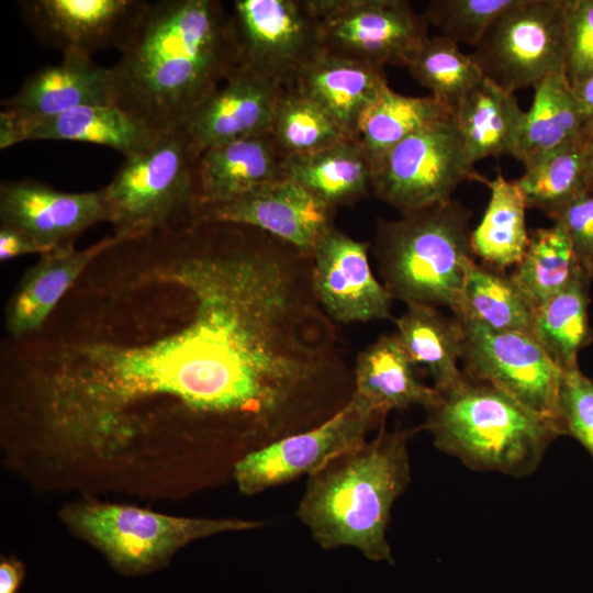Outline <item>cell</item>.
I'll use <instances>...</instances> for the list:
<instances>
[{
    "label": "cell",
    "mask_w": 593,
    "mask_h": 593,
    "mask_svg": "<svg viewBox=\"0 0 593 593\" xmlns=\"http://www.w3.org/2000/svg\"><path fill=\"white\" fill-rule=\"evenodd\" d=\"M132 244L150 301L132 314L136 325L111 321L60 340L35 373L40 426L68 451L118 449L152 405L234 426L255 409L245 342L214 260L183 227Z\"/></svg>",
    "instance_id": "6da1fadb"
},
{
    "label": "cell",
    "mask_w": 593,
    "mask_h": 593,
    "mask_svg": "<svg viewBox=\"0 0 593 593\" xmlns=\"http://www.w3.org/2000/svg\"><path fill=\"white\" fill-rule=\"evenodd\" d=\"M238 61L233 19L221 1H148L109 67L111 103L157 135L172 133Z\"/></svg>",
    "instance_id": "7a4b0ae2"
},
{
    "label": "cell",
    "mask_w": 593,
    "mask_h": 593,
    "mask_svg": "<svg viewBox=\"0 0 593 593\" xmlns=\"http://www.w3.org/2000/svg\"><path fill=\"white\" fill-rule=\"evenodd\" d=\"M410 435L383 423L374 438L309 475L296 515L322 548L354 547L371 560H392L387 528L411 482Z\"/></svg>",
    "instance_id": "3957f363"
},
{
    "label": "cell",
    "mask_w": 593,
    "mask_h": 593,
    "mask_svg": "<svg viewBox=\"0 0 593 593\" xmlns=\"http://www.w3.org/2000/svg\"><path fill=\"white\" fill-rule=\"evenodd\" d=\"M424 409L425 421L418 429L432 435L437 449L475 471L529 475L560 436L551 421L466 374L458 384L437 391Z\"/></svg>",
    "instance_id": "277c9868"
},
{
    "label": "cell",
    "mask_w": 593,
    "mask_h": 593,
    "mask_svg": "<svg viewBox=\"0 0 593 593\" xmlns=\"http://www.w3.org/2000/svg\"><path fill=\"white\" fill-rule=\"evenodd\" d=\"M470 217V210L450 199L398 220H378L371 251L393 299L456 310L474 261Z\"/></svg>",
    "instance_id": "5b68a950"
},
{
    "label": "cell",
    "mask_w": 593,
    "mask_h": 593,
    "mask_svg": "<svg viewBox=\"0 0 593 593\" xmlns=\"http://www.w3.org/2000/svg\"><path fill=\"white\" fill-rule=\"evenodd\" d=\"M198 160L182 128L125 157L100 189L114 236L130 242L192 223L200 203Z\"/></svg>",
    "instance_id": "8992f818"
},
{
    "label": "cell",
    "mask_w": 593,
    "mask_h": 593,
    "mask_svg": "<svg viewBox=\"0 0 593 593\" xmlns=\"http://www.w3.org/2000/svg\"><path fill=\"white\" fill-rule=\"evenodd\" d=\"M63 518L124 574L155 570L193 540L260 526L254 521L176 517L134 506L100 503L65 508Z\"/></svg>",
    "instance_id": "52a82bcc"
},
{
    "label": "cell",
    "mask_w": 593,
    "mask_h": 593,
    "mask_svg": "<svg viewBox=\"0 0 593 593\" xmlns=\"http://www.w3.org/2000/svg\"><path fill=\"white\" fill-rule=\"evenodd\" d=\"M452 118L436 121L411 134L373 163V195L412 213L451 199L458 186L477 180Z\"/></svg>",
    "instance_id": "ba28073f"
},
{
    "label": "cell",
    "mask_w": 593,
    "mask_h": 593,
    "mask_svg": "<svg viewBox=\"0 0 593 593\" xmlns=\"http://www.w3.org/2000/svg\"><path fill=\"white\" fill-rule=\"evenodd\" d=\"M567 0H517L490 24L472 57L502 89L535 87L564 71Z\"/></svg>",
    "instance_id": "9c48e42d"
},
{
    "label": "cell",
    "mask_w": 593,
    "mask_h": 593,
    "mask_svg": "<svg viewBox=\"0 0 593 593\" xmlns=\"http://www.w3.org/2000/svg\"><path fill=\"white\" fill-rule=\"evenodd\" d=\"M231 15L238 66L282 88L325 52L311 0H234Z\"/></svg>",
    "instance_id": "30bf717a"
},
{
    "label": "cell",
    "mask_w": 593,
    "mask_h": 593,
    "mask_svg": "<svg viewBox=\"0 0 593 593\" xmlns=\"http://www.w3.org/2000/svg\"><path fill=\"white\" fill-rule=\"evenodd\" d=\"M456 317L462 328L463 373L506 393L555 423L560 432L559 393L563 372L535 337L525 332H499Z\"/></svg>",
    "instance_id": "8fae6325"
},
{
    "label": "cell",
    "mask_w": 593,
    "mask_h": 593,
    "mask_svg": "<svg viewBox=\"0 0 593 593\" xmlns=\"http://www.w3.org/2000/svg\"><path fill=\"white\" fill-rule=\"evenodd\" d=\"M326 53L376 66L406 67L428 37L407 0H311Z\"/></svg>",
    "instance_id": "7c38bea8"
},
{
    "label": "cell",
    "mask_w": 593,
    "mask_h": 593,
    "mask_svg": "<svg viewBox=\"0 0 593 593\" xmlns=\"http://www.w3.org/2000/svg\"><path fill=\"white\" fill-rule=\"evenodd\" d=\"M384 421L385 417L353 393L347 403L323 423L286 435L238 460L233 470L238 490L254 495L310 475L332 458L365 443Z\"/></svg>",
    "instance_id": "4fadbf2b"
},
{
    "label": "cell",
    "mask_w": 593,
    "mask_h": 593,
    "mask_svg": "<svg viewBox=\"0 0 593 593\" xmlns=\"http://www.w3.org/2000/svg\"><path fill=\"white\" fill-rule=\"evenodd\" d=\"M370 247L369 242L357 240L334 224L313 249L316 296L335 323L393 320V298L371 270Z\"/></svg>",
    "instance_id": "5bb4252c"
},
{
    "label": "cell",
    "mask_w": 593,
    "mask_h": 593,
    "mask_svg": "<svg viewBox=\"0 0 593 593\" xmlns=\"http://www.w3.org/2000/svg\"><path fill=\"white\" fill-rule=\"evenodd\" d=\"M148 1L145 0H23V22L46 47L61 53L92 55L119 52L131 38Z\"/></svg>",
    "instance_id": "9a60e30c"
},
{
    "label": "cell",
    "mask_w": 593,
    "mask_h": 593,
    "mask_svg": "<svg viewBox=\"0 0 593 593\" xmlns=\"http://www.w3.org/2000/svg\"><path fill=\"white\" fill-rule=\"evenodd\" d=\"M335 209L286 178L236 198L200 204L194 221L242 224L269 233L312 256L334 225Z\"/></svg>",
    "instance_id": "2e32d148"
},
{
    "label": "cell",
    "mask_w": 593,
    "mask_h": 593,
    "mask_svg": "<svg viewBox=\"0 0 593 593\" xmlns=\"http://www.w3.org/2000/svg\"><path fill=\"white\" fill-rule=\"evenodd\" d=\"M1 224L15 227L47 251L74 245L85 231L109 222L101 190L64 192L34 179L2 181Z\"/></svg>",
    "instance_id": "e0dca14e"
},
{
    "label": "cell",
    "mask_w": 593,
    "mask_h": 593,
    "mask_svg": "<svg viewBox=\"0 0 593 593\" xmlns=\"http://www.w3.org/2000/svg\"><path fill=\"white\" fill-rule=\"evenodd\" d=\"M284 88L237 66L182 127L193 152L269 131Z\"/></svg>",
    "instance_id": "ac0fdd59"
},
{
    "label": "cell",
    "mask_w": 593,
    "mask_h": 593,
    "mask_svg": "<svg viewBox=\"0 0 593 593\" xmlns=\"http://www.w3.org/2000/svg\"><path fill=\"white\" fill-rule=\"evenodd\" d=\"M159 136L112 103L82 105L33 122L0 111L2 150L26 141H72L107 146L130 157L150 147Z\"/></svg>",
    "instance_id": "d6986e66"
},
{
    "label": "cell",
    "mask_w": 593,
    "mask_h": 593,
    "mask_svg": "<svg viewBox=\"0 0 593 593\" xmlns=\"http://www.w3.org/2000/svg\"><path fill=\"white\" fill-rule=\"evenodd\" d=\"M110 103L109 67L96 63L88 53L69 51L59 63L26 77L14 94L1 102V111L33 122L82 105Z\"/></svg>",
    "instance_id": "ffe728a7"
},
{
    "label": "cell",
    "mask_w": 593,
    "mask_h": 593,
    "mask_svg": "<svg viewBox=\"0 0 593 593\" xmlns=\"http://www.w3.org/2000/svg\"><path fill=\"white\" fill-rule=\"evenodd\" d=\"M122 243L126 242L113 235L85 249L77 250L69 245L41 255V259L24 273L9 302L7 331L14 337H23L41 329L81 273Z\"/></svg>",
    "instance_id": "44dd1931"
},
{
    "label": "cell",
    "mask_w": 593,
    "mask_h": 593,
    "mask_svg": "<svg viewBox=\"0 0 593 593\" xmlns=\"http://www.w3.org/2000/svg\"><path fill=\"white\" fill-rule=\"evenodd\" d=\"M293 87L355 138L363 113L389 86L384 67L324 52Z\"/></svg>",
    "instance_id": "7402d4cb"
},
{
    "label": "cell",
    "mask_w": 593,
    "mask_h": 593,
    "mask_svg": "<svg viewBox=\"0 0 593 593\" xmlns=\"http://www.w3.org/2000/svg\"><path fill=\"white\" fill-rule=\"evenodd\" d=\"M283 164L269 131L213 145L198 160L199 205L286 179Z\"/></svg>",
    "instance_id": "603a6c76"
},
{
    "label": "cell",
    "mask_w": 593,
    "mask_h": 593,
    "mask_svg": "<svg viewBox=\"0 0 593 593\" xmlns=\"http://www.w3.org/2000/svg\"><path fill=\"white\" fill-rule=\"evenodd\" d=\"M369 409L387 417L392 410L428 406L437 390L421 382L396 334L380 335L359 351L354 392Z\"/></svg>",
    "instance_id": "cb8c5ba5"
},
{
    "label": "cell",
    "mask_w": 593,
    "mask_h": 593,
    "mask_svg": "<svg viewBox=\"0 0 593 593\" xmlns=\"http://www.w3.org/2000/svg\"><path fill=\"white\" fill-rule=\"evenodd\" d=\"M525 114L512 92L484 77L460 101L451 118L475 164L490 156H514Z\"/></svg>",
    "instance_id": "d4e9b609"
},
{
    "label": "cell",
    "mask_w": 593,
    "mask_h": 593,
    "mask_svg": "<svg viewBox=\"0 0 593 593\" xmlns=\"http://www.w3.org/2000/svg\"><path fill=\"white\" fill-rule=\"evenodd\" d=\"M286 178L336 209L351 205L372 191L373 166L353 137L325 149L284 158Z\"/></svg>",
    "instance_id": "484cf974"
},
{
    "label": "cell",
    "mask_w": 593,
    "mask_h": 593,
    "mask_svg": "<svg viewBox=\"0 0 593 593\" xmlns=\"http://www.w3.org/2000/svg\"><path fill=\"white\" fill-rule=\"evenodd\" d=\"M393 321L410 360L428 372L437 391L463 380L465 373L458 367L462 328L456 316H445L433 305L407 303L405 312Z\"/></svg>",
    "instance_id": "4316f807"
},
{
    "label": "cell",
    "mask_w": 593,
    "mask_h": 593,
    "mask_svg": "<svg viewBox=\"0 0 593 593\" xmlns=\"http://www.w3.org/2000/svg\"><path fill=\"white\" fill-rule=\"evenodd\" d=\"M534 88L514 154L524 166L578 139L589 123L564 71L547 76Z\"/></svg>",
    "instance_id": "83f0119b"
},
{
    "label": "cell",
    "mask_w": 593,
    "mask_h": 593,
    "mask_svg": "<svg viewBox=\"0 0 593 593\" xmlns=\"http://www.w3.org/2000/svg\"><path fill=\"white\" fill-rule=\"evenodd\" d=\"M477 181L490 189V200L484 215L471 232L470 244L473 256L485 266L503 270L517 265L523 258L529 232L526 228L524 195L515 180H507L501 171L493 180L482 178Z\"/></svg>",
    "instance_id": "f1b7e54d"
},
{
    "label": "cell",
    "mask_w": 593,
    "mask_h": 593,
    "mask_svg": "<svg viewBox=\"0 0 593 593\" xmlns=\"http://www.w3.org/2000/svg\"><path fill=\"white\" fill-rule=\"evenodd\" d=\"M582 273L534 311L532 335L564 372L579 367V353L590 345L589 286Z\"/></svg>",
    "instance_id": "f546056e"
},
{
    "label": "cell",
    "mask_w": 593,
    "mask_h": 593,
    "mask_svg": "<svg viewBox=\"0 0 593 593\" xmlns=\"http://www.w3.org/2000/svg\"><path fill=\"white\" fill-rule=\"evenodd\" d=\"M454 315L499 332L532 334L534 312L510 276L472 261Z\"/></svg>",
    "instance_id": "4dcf8cb0"
},
{
    "label": "cell",
    "mask_w": 593,
    "mask_h": 593,
    "mask_svg": "<svg viewBox=\"0 0 593 593\" xmlns=\"http://www.w3.org/2000/svg\"><path fill=\"white\" fill-rule=\"evenodd\" d=\"M582 273L570 239L553 224L529 232L526 251L510 277L534 312Z\"/></svg>",
    "instance_id": "1f68e13d"
},
{
    "label": "cell",
    "mask_w": 593,
    "mask_h": 593,
    "mask_svg": "<svg viewBox=\"0 0 593 593\" xmlns=\"http://www.w3.org/2000/svg\"><path fill=\"white\" fill-rule=\"evenodd\" d=\"M451 116V112L433 96L410 97L388 87L363 113L355 138L373 163L411 134Z\"/></svg>",
    "instance_id": "d6a6232c"
},
{
    "label": "cell",
    "mask_w": 593,
    "mask_h": 593,
    "mask_svg": "<svg viewBox=\"0 0 593 593\" xmlns=\"http://www.w3.org/2000/svg\"><path fill=\"white\" fill-rule=\"evenodd\" d=\"M515 180L527 206L552 214L586 194L583 134L525 165Z\"/></svg>",
    "instance_id": "836d02e7"
},
{
    "label": "cell",
    "mask_w": 593,
    "mask_h": 593,
    "mask_svg": "<svg viewBox=\"0 0 593 593\" xmlns=\"http://www.w3.org/2000/svg\"><path fill=\"white\" fill-rule=\"evenodd\" d=\"M412 77L452 114L460 101L484 78L472 57L443 36H428L409 60Z\"/></svg>",
    "instance_id": "e575fe53"
},
{
    "label": "cell",
    "mask_w": 593,
    "mask_h": 593,
    "mask_svg": "<svg viewBox=\"0 0 593 593\" xmlns=\"http://www.w3.org/2000/svg\"><path fill=\"white\" fill-rule=\"evenodd\" d=\"M269 132L284 158L315 153L349 138L294 87L282 90Z\"/></svg>",
    "instance_id": "d590c367"
},
{
    "label": "cell",
    "mask_w": 593,
    "mask_h": 593,
    "mask_svg": "<svg viewBox=\"0 0 593 593\" xmlns=\"http://www.w3.org/2000/svg\"><path fill=\"white\" fill-rule=\"evenodd\" d=\"M517 0H430L422 13L428 25L452 42L479 43L490 24Z\"/></svg>",
    "instance_id": "8d00e7d4"
},
{
    "label": "cell",
    "mask_w": 593,
    "mask_h": 593,
    "mask_svg": "<svg viewBox=\"0 0 593 593\" xmlns=\"http://www.w3.org/2000/svg\"><path fill=\"white\" fill-rule=\"evenodd\" d=\"M559 428L561 435L573 437L593 458V379L579 367L562 373Z\"/></svg>",
    "instance_id": "74e56055"
},
{
    "label": "cell",
    "mask_w": 593,
    "mask_h": 593,
    "mask_svg": "<svg viewBox=\"0 0 593 593\" xmlns=\"http://www.w3.org/2000/svg\"><path fill=\"white\" fill-rule=\"evenodd\" d=\"M593 74V0H567L564 75L572 88Z\"/></svg>",
    "instance_id": "f35d334b"
},
{
    "label": "cell",
    "mask_w": 593,
    "mask_h": 593,
    "mask_svg": "<svg viewBox=\"0 0 593 593\" xmlns=\"http://www.w3.org/2000/svg\"><path fill=\"white\" fill-rule=\"evenodd\" d=\"M550 217L570 239L580 268L593 278V193L578 198Z\"/></svg>",
    "instance_id": "ab89813d"
},
{
    "label": "cell",
    "mask_w": 593,
    "mask_h": 593,
    "mask_svg": "<svg viewBox=\"0 0 593 593\" xmlns=\"http://www.w3.org/2000/svg\"><path fill=\"white\" fill-rule=\"evenodd\" d=\"M48 253L44 247L37 244L32 237L24 232L1 224L0 227V259L5 261L26 254Z\"/></svg>",
    "instance_id": "60d3db41"
},
{
    "label": "cell",
    "mask_w": 593,
    "mask_h": 593,
    "mask_svg": "<svg viewBox=\"0 0 593 593\" xmlns=\"http://www.w3.org/2000/svg\"><path fill=\"white\" fill-rule=\"evenodd\" d=\"M24 578L23 564L14 559L0 562V593H18Z\"/></svg>",
    "instance_id": "b9f144b4"
},
{
    "label": "cell",
    "mask_w": 593,
    "mask_h": 593,
    "mask_svg": "<svg viewBox=\"0 0 593 593\" xmlns=\"http://www.w3.org/2000/svg\"><path fill=\"white\" fill-rule=\"evenodd\" d=\"M586 194L593 193V120L583 132Z\"/></svg>",
    "instance_id": "7bdbcfd3"
},
{
    "label": "cell",
    "mask_w": 593,
    "mask_h": 593,
    "mask_svg": "<svg viewBox=\"0 0 593 593\" xmlns=\"http://www.w3.org/2000/svg\"><path fill=\"white\" fill-rule=\"evenodd\" d=\"M573 91L588 120H593V74L574 87Z\"/></svg>",
    "instance_id": "ee69618b"
}]
</instances>
